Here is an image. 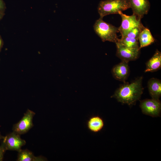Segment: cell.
I'll use <instances>...</instances> for the list:
<instances>
[{"mask_svg":"<svg viewBox=\"0 0 161 161\" xmlns=\"http://www.w3.org/2000/svg\"><path fill=\"white\" fill-rule=\"evenodd\" d=\"M138 39L140 49L151 44L154 41L150 30L145 27L140 33Z\"/></svg>","mask_w":161,"mask_h":161,"instance_id":"14","label":"cell"},{"mask_svg":"<svg viewBox=\"0 0 161 161\" xmlns=\"http://www.w3.org/2000/svg\"><path fill=\"white\" fill-rule=\"evenodd\" d=\"M6 151L4 144L2 142L1 144L0 145V161L3 160L4 154Z\"/></svg>","mask_w":161,"mask_h":161,"instance_id":"18","label":"cell"},{"mask_svg":"<svg viewBox=\"0 0 161 161\" xmlns=\"http://www.w3.org/2000/svg\"><path fill=\"white\" fill-rule=\"evenodd\" d=\"M45 159L41 156L36 157L33 153L27 149H21L18 151L17 161H40Z\"/></svg>","mask_w":161,"mask_h":161,"instance_id":"15","label":"cell"},{"mask_svg":"<svg viewBox=\"0 0 161 161\" xmlns=\"http://www.w3.org/2000/svg\"><path fill=\"white\" fill-rule=\"evenodd\" d=\"M88 129L93 133H97L103 129L104 122L103 119L98 115L93 116L89 118L86 122Z\"/></svg>","mask_w":161,"mask_h":161,"instance_id":"11","label":"cell"},{"mask_svg":"<svg viewBox=\"0 0 161 161\" xmlns=\"http://www.w3.org/2000/svg\"><path fill=\"white\" fill-rule=\"evenodd\" d=\"M130 8L129 0H105L100 1L97 7L100 18L110 14H118Z\"/></svg>","mask_w":161,"mask_h":161,"instance_id":"2","label":"cell"},{"mask_svg":"<svg viewBox=\"0 0 161 161\" xmlns=\"http://www.w3.org/2000/svg\"><path fill=\"white\" fill-rule=\"evenodd\" d=\"M148 89L152 98L159 100L161 95V82L157 79L151 78L148 84Z\"/></svg>","mask_w":161,"mask_h":161,"instance_id":"12","label":"cell"},{"mask_svg":"<svg viewBox=\"0 0 161 161\" xmlns=\"http://www.w3.org/2000/svg\"><path fill=\"white\" fill-rule=\"evenodd\" d=\"M4 13L0 12V20L4 16Z\"/></svg>","mask_w":161,"mask_h":161,"instance_id":"20","label":"cell"},{"mask_svg":"<svg viewBox=\"0 0 161 161\" xmlns=\"http://www.w3.org/2000/svg\"><path fill=\"white\" fill-rule=\"evenodd\" d=\"M2 44V41L1 38V36H0V49L1 48Z\"/></svg>","mask_w":161,"mask_h":161,"instance_id":"21","label":"cell"},{"mask_svg":"<svg viewBox=\"0 0 161 161\" xmlns=\"http://www.w3.org/2000/svg\"><path fill=\"white\" fill-rule=\"evenodd\" d=\"M117 43L122 44L130 48L140 49L138 39L126 37H121L120 39H119Z\"/></svg>","mask_w":161,"mask_h":161,"instance_id":"16","label":"cell"},{"mask_svg":"<svg viewBox=\"0 0 161 161\" xmlns=\"http://www.w3.org/2000/svg\"><path fill=\"white\" fill-rule=\"evenodd\" d=\"M161 67V53L157 50L153 56L146 63L145 72H154L160 69Z\"/></svg>","mask_w":161,"mask_h":161,"instance_id":"13","label":"cell"},{"mask_svg":"<svg viewBox=\"0 0 161 161\" xmlns=\"http://www.w3.org/2000/svg\"><path fill=\"white\" fill-rule=\"evenodd\" d=\"M35 113L29 109L24 114L21 119L13 126V131L20 135L27 132L33 126V119Z\"/></svg>","mask_w":161,"mask_h":161,"instance_id":"5","label":"cell"},{"mask_svg":"<svg viewBox=\"0 0 161 161\" xmlns=\"http://www.w3.org/2000/svg\"><path fill=\"white\" fill-rule=\"evenodd\" d=\"M4 137L2 135H1L0 133V140H3L4 138Z\"/></svg>","mask_w":161,"mask_h":161,"instance_id":"22","label":"cell"},{"mask_svg":"<svg viewBox=\"0 0 161 161\" xmlns=\"http://www.w3.org/2000/svg\"><path fill=\"white\" fill-rule=\"evenodd\" d=\"M142 77L136 79L130 83H125L115 91L112 97L118 102L130 106L139 100L143 93Z\"/></svg>","mask_w":161,"mask_h":161,"instance_id":"1","label":"cell"},{"mask_svg":"<svg viewBox=\"0 0 161 161\" xmlns=\"http://www.w3.org/2000/svg\"><path fill=\"white\" fill-rule=\"evenodd\" d=\"M140 107L142 113L153 117L160 116L161 103L159 100L146 99L140 102Z\"/></svg>","mask_w":161,"mask_h":161,"instance_id":"6","label":"cell"},{"mask_svg":"<svg viewBox=\"0 0 161 161\" xmlns=\"http://www.w3.org/2000/svg\"><path fill=\"white\" fill-rule=\"evenodd\" d=\"M5 8V4L3 0H0V12L4 13Z\"/></svg>","mask_w":161,"mask_h":161,"instance_id":"19","label":"cell"},{"mask_svg":"<svg viewBox=\"0 0 161 161\" xmlns=\"http://www.w3.org/2000/svg\"><path fill=\"white\" fill-rule=\"evenodd\" d=\"M117 56L122 61L127 62L136 60L139 56L140 49L129 47L122 44L116 43Z\"/></svg>","mask_w":161,"mask_h":161,"instance_id":"8","label":"cell"},{"mask_svg":"<svg viewBox=\"0 0 161 161\" xmlns=\"http://www.w3.org/2000/svg\"><path fill=\"white\" fill-rule=\"evenodd\" d=\"M144 27H145L144 26L142 27H138L134 28L129 31L125 37L133 38L138 39L140 33Z\"/></svg>","mask_w":161,"mask_h":161,"instance_id":"17","label":"cell"},{"mask_svg":"<svg viewBox=\"0 0 161 161\" xmlns=\"http://www.w3.org/2000/svg\"><path fill=\"white\" fill-rule=\"evenodd\" d=\"M2 142L6 150L19 151L26 142L21 137L20 135L13 131L4 137Z\"/></svg>","mask_w":161,"mask_h":161,"instance_id":"7","label":"cell"},{"mask_svg":"<svg viewBox=\"0 0 161 161\" xmlns=\"http://www.w3.org/2000/svg\"><path fill=\"white\" fill-rule=\"evenodd\" d=\"M93 28L95 33L105 42L108 41L116 43L119 38L117 35L119 32L118 28L104 21L100 18L95 22Z\"/></svg>","mask_w":161,"mask_h":161,"instance_id":"3","label":"cell"},{"mask_svg":"<svg viewBox=\"0 0 161 161\" xmlns=\"http://www.w3.org/2000/svg\"><path fill=\"white\" fill-rule=\"evenodd\" d=\"M130 8L133 14L141 19L145 15L147 14L150 8V3L148 0H129Z\"/></svg>","mask_w":161,"mask_h":161,"instance_id":"9","label":"cell"},{"mask_svg":"<svg viewBox=\"0 0 161 161\" xmlns=\"http://www.w3.org/2000/svg\"><path fill=\"white\" fill-rule=\"evenodd\" d=\"M119 14L122 18L121 25L118 28V31L122 37H124L130 30L136 27H144L141 22V20L137 18L135 15L128 16L120 12Z\"/></svg>","mask_w":161,"mask_h":161,"instance_id":"4","label":"cell"},{"mask_svg":"<svg viewBox=\"0 0 161 161\" xmlns=\"http://www.w3.org/2000/svg\"><path fill=\"white\" fill-rule=\"evenodd\" d=\"M112 72L115 79L125 82L129 76V72L128 62L122 61L120 63L114 66Z\"/></svg>","mask_w":161,"mask_h":161,"instance_id":"10","label":"cell"}]
</instances>
